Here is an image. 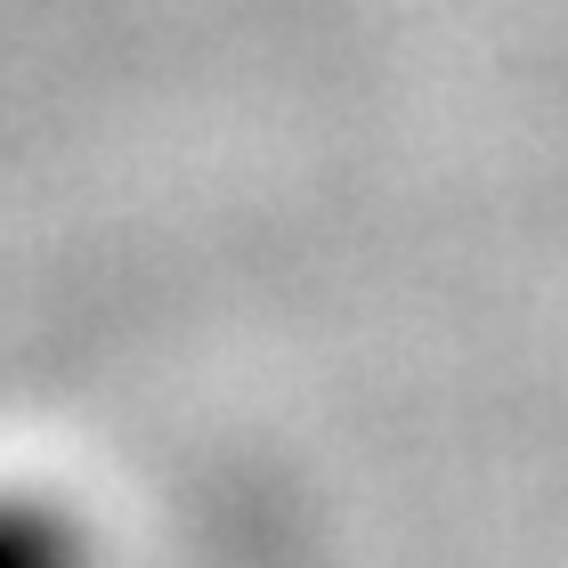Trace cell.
Wrapping results in <instances>:
<instances>
[{
  "label": "cell",
  "instance_id": "1",
  "mask_svg": "<svg viewBox=\"0 0 568 568\" xmlns=\"http://www.w3.org/2000/svg\"><path fill=\"white\" fill-rule=\"evenodd\" d=\"M0 568H73L65 528L33 504H0Z\"/></svg>",
  "mask_w": 568,
  "mask_h": 568
}]
</instances>
